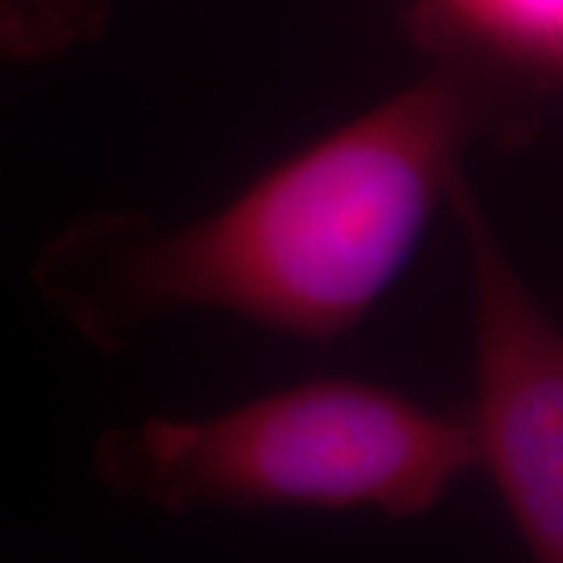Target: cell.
Here are the masks:
<instances>
[{"instance_id":"4","label":"cell","mask_w":563,"mask_h":563,"mask_svg":"<svg viewBox=\"0 0 563 563\" xmlns=\"http://www.w3.org/2000/svg\"><path fill=\"white\" fill-rule=\"evenodd\" d=\"M413 44H457L544 88L563 69V0H413Z\"/></svg>"},{"instance_id":"1","label":"cell","mask_w":563,"mask_h":563,"mask_svg":"<svg viewBox=\"0 0 563 563\" xmlns=\"http://www.w3.org/2000/svg\"><path fill=\"white\" fill-rule=\"evenodd\" d=\"M420 54L407 88L201 220L161 225L139 210L73 220L32 261L41 301L98 351H122L181 310L317 344L354 332L420 247L463 161L529 144L551 101V88L457 44Z\"/></svg>"},{"instance_id":"3","label":"cell","mask_w":563,"mask_h":563,"mask_svg":"<svg viewBox=\"0 0 563 563\" xmlns=\"http://www.w3.org/2000/svg\"><path fill=\"white\" fill-rule=\"evenodd\" d=\"M448 207L473 285V404L463 422L529 563H563V339L466 173Z\"/></svg>"},{"instance_id":"5","label":"cell","mask_w":563,"mask_h":563,"mask_svg":"<svg viewBox=\"0 0 563 563\" xmlns=\"http://www.w3.org/2000/svg\"><path fill=\"white\" fill-rule=\"evenodd\" d=\"M110 0H0V60L63 57L103 35Z\"/></svg>"},{"instance_id":"2","label":"cell","mask_w":563,"mask_h":563,"mask_svg":"<svg viewBox=\"0 0 563 563\" xmlns=\"http://www.w3.org/2000/svg\"><path fill=\"white\" fill-rule=\"evenodd\" d=\"M470 470L463 413L357 379L288 385L198 420L151 417L95 444L103 488L166 514L313 507L410 520Z\"/></svg>"}]
</instances>
